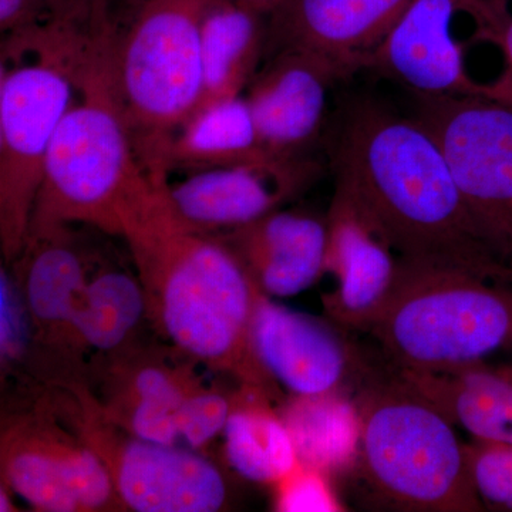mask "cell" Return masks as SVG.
I'll return each mask as SVG.
<instances>
[{
	"instance_id": "19",
	"label": "cell",
	"mask_w": 512,
	"mask_h": 512,
	"mask_svg": "<svg viewBox=\"0 0 512 512\" xmlns=\"http://www.w3.org/2000/svg\"><path fill=\"white\" fill-rule=\"evenodd\" d=\"M15 262L36 342L70 356V325L89 278L67 225L29 231Z\"/></svg>"
},
{
	"instance_id": "28",
	"label": "cell",
	"mask_w": 512,
	"mask_h": 512,
	"mask_svg": "<svg viewBox=\"0 0 512 512\" xmlns=\"http://www.w3.org/2000/svg\"><path fill=\"white\" fill-rule=\"evenodd\" d=\"M35 340L32 316L18 279L0 271V357L3 365L18 363Z\"/></svg>"
},
{
	"instance_id": "6",
	"label": "cell",
	"mask_w": 512,
	"mask_h": 512,
	"mask_svg": "<svg viewBox=\"0 0 512 512\" xmlns=\"http://www.w3.org/2000/svg\"><path fill=\"white\" fill-rule=\"evenodd\" d=\"M211 2L140 0L126 28L114 29V89L150 174H164L168 141L200 106L202 25Z\"/></svg>"
},
{
	"instance_id": "30",
	"label": "cell",
	"mask_w": 512,
	"mask_h": 512,
	"mask_svg": "<svg viewBox=\"0 0 512 512\" xmlns=\"http://www.w3.org/2000/svg\"><path fill=\"white\" fill-rule=\"evenodd\" d=\"M63 0H0V32L20 35L52 18Z\"/></svg>"
},
{
	"instance_id": "23",
	"label": "cell",
	"mask_w": 512,
	"mask_h": 512,
	"mask_svg": "<svg viewBox=\"0 0 512 512\" xmlns=\"http://www.w3.org/2000/svg\"><path fill=\"white\" fill-rule=\"evenodd\" d=\"M279 414L301 463L329 476L356 470L360 414L355 397L346 392L292 396Z\"/></svg>"
},
{
	"instance_id": "12",
	"label": "cell",
	"mask_w": 512,
	"mask_h": 512,
	"mask_svg": "<svg viewBox=\"0 0 512 512\" xmlns=\"http://www.w3.org/2000/svg\"><path fill=\"white\" fill-rule=\"evenodd\" d=\"M345 330L272 302L261 292L252 318V346L269 376L292 396L349 393L373 367Z\"/></svg>"
},
{
	"instance_id": "10",
	"label": "cell",
	"mask_w": 512,
	"mask_h": 512,
	"mask_svg": "<svg viewBox=\"0 0 512 512\" xmlns=\"http://www.w3.org/2000/svg\"><path fill=\"white\" fill-rule=\"evenodd\" d=\"M504 0H412L382 43L363 60L372 70L423 96H476L500 101L495 84L468 76L464 47L454 39L453 20L468 13L478 35L494 42Z\"/></svg>"
},
{
	"instance_id": "2",
	"label": "cell",
	"mask_w": 512,
	"mask_h": 512,
	"mask_svg": "<svg viewBox=\"0 0 512 512\" xmlns=\"http://www.w3.org/2000/svg\"><path fill=\"white\" fill-rule=\"evenodd\" d=\"M120 237L130 248L154 329L194 362L275 400L276 382L252 346L261 291L220 238L178 215L165 177L151 178L121 208Z\"/></svg>"
},
{
	"instance_id": "17",
	"label": "cell",
	"mask_w": 512,
	"mask_h": 512,
	"mask_svg": "<svg viewBox=\"0 0 512 512\" xmlns=\"http://www.w3.org/2000/svg\"><path fill=\"white\" fill-rule=\"evenodd\" d=\"M106 367L101 410L138 439L177 446L175 414L192 393L204 389L187 363L126 346L111 353Z\"/></svg>"
},
{
	"instance_id": "14",
	"label": "cell",
	"mask_w": 512,
	"mask_h": 512,
	"mask_svg": "<svg viewBox=\"0 0 512 512\" xmlns=\"http://www.w3.org/2000/svg\"><path fill=\"white\" fill-rule=\"evenodd\" d=\"M412 0H279L266 16L265 56L292 47L353 74Z\"/></svg>"
},
{
	"instance_id": "9",
	"label": "cell",
	"mask_w": 512,
	"mask_h": 512,
	"mask_svg": "<svg viewBox=\"0 0 512 512\" xmlns=\"http://www.w3.org/2000/svg\"><path fill=\"white\" fill-rule=\"evenodd\" d=\"M416 119L443 151L474 224L512 266V106L476 96L416 94Z\"/></svg>"
},
{
	"instance_id": "20",
	"label": "cell",
	"mask_w": 512,
	"mask_h": 512,
	"mask_svg": "<svg viewBox=\"0 0 512 512\" xmlns=\"http://www.w3.org/2000/svg\"><path fill=\"white\" fill-rule=\"evenodd\" d=\"M393 369L473 439L512 444V365L491 366L483 360L437 372Z\"/></svg>"
},
{
	"instance_id": "32",
	"label": "cell",
	"mask_w": 512,
	"mask_h": 512,
	"mask_svg": "<svg viewBox=\"0 0 512 512\" xmlns=\"http://www.w3.org/2000/svg\"><path fill=\"white\" fill-rule=\"evenodd\" d=\"M228 2L235 3V5L244 6V8L255 10V12L262 13L268 16L278 5L279 0H228Z\"/></svg>"
},
{
	"instance_id": "3",
	"label": "cell",
	"mask_w": 512,
	"mask_h": 512,
	"mask_svg": "<svg viewBox=\"0 0 512 512\" xmlns=\"http://www.w3.org/2000/svg\"><path fill=\"white\" fill-rule=\"evenodd\" d=\"M357 387L360 453L356 470L394 510L485 511L468 476L454 424L400 379L373 372Z\"/></svg>"
},
{
	"instance_id": "5",
	"label": "cell",
	"mask_w": 512,
	"mask_h": 512,
	"mask_svg": "<svg viewBox=\"0 0 512 512\" xmlns=\"http://www.w3.org/2000/svg\"><path fill=\"white\" fill-rule=\"evenodd\" d=\"M370 335L396 369H453L512 345V284L400 259Z\"/></svg>"
},
{
	"instance_id": "21",
	"label": "cell",
	"mask_w": 512,
	"mask_h": 512,
	"mask_svg": "<svg viewBox=\"0 0 512 512\" xmlns=\"http://www.w3.org/2000/svg\"><path fill=\"white\" fill-rule=\"evenodd\" d=\"M265 50L266 15L228 0H212L202 25L204 87L197 111L244 96Z\"/></svg>"
},
{
	"instance_id": "1",
	"label": "cell",
	"mask_w": 512,
	"mask_h": 512,
	"mask_svg": "<svg viewBox=\"0 0 512 512\" xmlns=\"http://www.w3.org/2000/svg\"><path fill=\"white\" fill-rule=\"evenodd\" d=\"M332 164L335 194L352 202L400 259L512 284V266L485 244L439 143L419 119L353 101L340 119Z\"/></svg>"
},
{
	"instance_id": "31",
	"label": "cell",
	"mask_w": 512,
	"mask_h": 512,
	"mask_svg": "<svg viewBox=\"0 0 512 512\" xmlns=\"http://www.w3.org/2000/svg\"><path fill=\"white\" fill-rule=\"evenodd\" d=\"M494 43L503 50L505 63H507L505 73L494 84L500 94V100L512 106V15L508 10L501 22L500 30L495 36Z\"/></svg>"
},
{
	"instance_id": "4",
	"label": "cell",
	"mask_w": 512,
	"mask_h": 512,
	"mask_svg": "<svg viewBox=\"0 0 512 512\" xmlns=\"http://www.w3.org/2000/svg\"><path fill=\"white\" fill-rule=\"evenodd\" d=\"M111 49L77 77L53 138L29 231L84 224L120 237V211L151 180L114 89ZM29 234V232H28Z\"/></svg>"
},
{
	"instance_id": "25",
	"label": "cell",
	"mask_w": 512,
	"mask_h": 512,
	"mask_svg": "<svg viewBox=\"0 0 512 512\" xmlns=\"http://www.w3.org/2000/svg\"><path fill=\"white\" fill-rule=\"evenodd\" d=\"M146 298L138 278L124 271L100 272L87 281L70 325L69 352L111 355L126 348L141 319Z\"/></svg>"
},
{
	"instance_id": "8",
	"label": "cell",
	"mask_w": 512,
	"mask_h": 512,
	"mask_svg": "<svg viewBox=\"0 0 512 512\" xmlns=\"http://www.w3.org/2000/svg\"><path fill=\"white\" fill-rule=\"evenodd\" d=\"M56 413L100 458L121 504L137 512H215L227 503L220 470L191 448L138 439L107 419L77 380L60 383Z\"/></svg>"
},
{
	"instance_id": "24",
	"label": "cell",
	"mask_w": 512,
	"mask_h": 512,
	"mask_svg": "<svg viewBox=\"0 0 512 512\" xmlns=\"http://www.w3.org/2000/svg\"><path fill=\"white\" fill-rule=\"evenodd\" d=\"M272 397L262 390L242 387L232 399L225 424V454L239 474L272 487L299 463L288 427L276 412Z\"/></svg>"
},
{
	"instance_id": "22",
	"label": "cell",
	"mask_w": 512,
	"mask_h": 512,
	"mask_svg": "<svg viewBox=\"0 0 512 512\" xmlns=\"http://www.w3.org/2000/svg\"><path fill=\"white\" fill-rule=\"evenodd\" d=\"M281 160L262 147L247 97L218 101L194 113L168 141L161 170L195 171L237 164H269Z\"/></svg>"
},
{
	"instance_id": "18",
	"label": "cell",
	"mask_w": 512,
	"mask_h": 512,
	"mask_svg": "<svg viewBox=\"0 0 512 512\" xmlns=\"http://www.w3.org/2000/svg\"><path fill=\"white\" fill-rule=\"evenodd\" d=\"M217 237L265 295H298L325 274L329 244L326 220L276 210Z\"/></svg>"
},
{
	"instance_id": "27",
	"label": "cell",
	"mask_w": 512,
	"mask_h": 512,
	"mask_svg": "<svg viewBox=\"0 0 512 512\" xmlns=\"http://www.w3.org/2000/svg\"><path fill=\"white\" fill-rule=\"evenodd\" d=\"M276 511L340 512L345 505L330 484L329 474L299 461L274 485Z\"/></svg>"
},
{
	"instance_id": "11",
	"label": "cell",
	"mask_w": 512,
	"mask_h": 512,
	"mask_svg": "<svg viewBox=\"0 0 512 512\" xmlns=\"http://www.w3.org/2000/svg\"><path fill=\"white\" fill-rule=\"evenodd\" d=\"M2 476L39 511L124 507L100 458L49 412L30 413L3 427Z\"/></svg>"
},
{
	"instance_id": "16",
	"label": "cell",
	"mask_w": 512,
	"mask_h": 512,
	"mask_svg": "<svg viewBox=\"0 0 512 512\" xmlns=\"http://www.w3.org/2000/svg\"><path fill=\"white\" fill-rule=\"evenodd\" d=\"M298 161L237 164L188 171L170 184L168 200L185 222L205 234L245 227L278 210L305 183V167Z\"/></svg>"
},
{
	"instance_id": "15",
	"label": "cell",
	"mask_w": 512,
	"mask_h": 512,
	"mask_svg": "<svg viewBox=\"0 0 512 512\" xmlns=\"http://www.w3.org/2000/svg\"><path fill=\"white\" fill-rule=\"evenodd\" d=\"M326 272L335 276L323 296L330 320L346 330L369 332L392 295L400 258L352 202L335 194L328 218Z\"/></svg>"
},
{
	"instance_id": "26",
	"label": "cell",
	"mask_w": 512,
	"mask_h": 512,
	"mask_svg": "<svg viewBox=\"0 0 512 512\" xmlns=\"http://www.w3.org/2000/svg\"><path fill=\"white\" fill-rule=\"evenodd\" d=\"M464 454L484 510L512 511V444L473 439L464 443Z\"/></svg>"
},
{
	"instance_id": "7",
	"label": "cell",
	"mask_w": 512,
	"mask_h": 512,
	"mask_svg": "<svg viewBox=\"0 0 512 512\" xmlns=\"http://www.w3.org/2000/svg\"><path fill=\"white\" fill-rule=\"evenodd\" d=\"M2 57L0 74V244L6 261L25 247L53 138L76 97L72 66L49 52ZM20 56V55H19Z\"/></svg>"
},
{
	"instance_id": "33",
	"label": "cell",
	"mask_w": 512,
	"mask_h": 512,
	"mask_svg": "<svg viewBox=\"0 0 512 512\" xmlns=\"http://www.w3.org/2000/svg\"><path fill=\"white\" fill-rule=\"evenodd\" d=\"M13 505L10 503V497L5 493V488L2 487V491H0V511H12Z\"/></svg>"
},
{
	"instance_id": "13",
	"label": "cell",
	"mask_w": 512,
	"mask_h": 512,
	"mask_svg": "<svg viewBox=\"0 0 512 512\" xmlns=\"http://www.w3.org/2000/svg\"><path fill=\"white\" fill-rule=\"evenodd\" d=\"M249 83L247 97L262 147L281 160H296L318 137L332 84L349 73L306 50H275Z\"/></svg>"
},
{
	"instance_id": "29",
	"label": "cell",
	"mask_w": 512,
	"mask_h": 512,
	"mask_svg": "<svg viewBox=\"0 0 512 512\" xmlns=\"http://www.w3.org/2000/svg\"><path fill=\"white\" fill-rule=\"evenodd\" d=\"M232 400L224 394L201 389L192 393L175 414L178 436L191 450L204 447L218 433L224 431Z\"/></svg>"
}]
</instances>
